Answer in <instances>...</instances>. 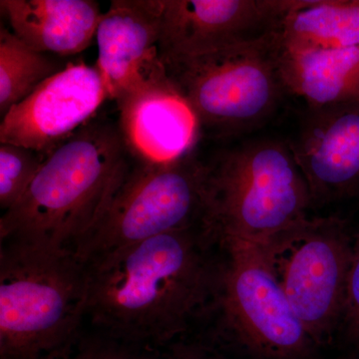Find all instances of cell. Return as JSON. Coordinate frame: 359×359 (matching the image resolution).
<instances>
[{
    "instance_id": "cell-12",
    "label": "cell",
    "mask_w": 359,
    "mask_h": 359,
    "mask_svg": "<svg viewBox=\"0 0 359 359\" xmlns=\"http://www.w3.org/2000/svg\"><path fill=\"white\" fill-rule=\"evenodd\" d=\"M313 200H334L359 189V101L311 109L292 145Z\"/></svg>"
},
{
    "instance_id": "cell-21",
    "label": "cell",
    "mask_w": 359,
    "mask_h": 359,
    "mask_svg": "<svg viewBox=\"0 0 359 359\" xmlns=\"http://www.w3.org/2000/svg\"><path fill=\"white\" fill-rule=\"evenodd\" d=\"M144 359H210L195 351H186L171 344L162 348L144 351Z\"/></svg>"
},
{
    "instance_id": "cell-5",
    "label": "cell",
    "mask_w": 359,
    "mask_h": 359,
    "mask_svg": "<svg viewBox=\"0 0 359 359\" xmlns=\"http://www.w3.org/2000/svg\"><path fill=\"white\" fill-rule=\"evenodd\" d=\"M278 44L266 39L194 57L160 60L199 122L201 133L226 137L268 119L285 90Z\"/></svg>"
},
{
    "instance_id": "cell-8",
    "label": "cell",
    "mask_w": 359,
    "mask_h": 359,
    "mask_svg": "<svg viewBox=\"0 0 359 359\" xmlns=\"http://www.w3.org/2000/svg\"><path fill=\"white\" fill-rule=\"evenodd\" d=\"M229 263L222 271L226 320L252 351L269 358L299 355L311 340L256 245L224 241Z\"/></svg>"
},
{
    "instance_id": "cell-6",
    "label": "cell",
    "mask_w": 359,
    "mask_h": 359,
    "mask_svg": "<svg viewBox=\"0 0 359 359\" xmlns=\"http://www.w3.org/2000/svg\"><path fill=\"white\" fill-rule=\"evenodd\" d=\"M207 172V164L194 152L164 164L133 158L102 219L72 250L89 263L168 231L205 223Z\"/></svg>"
},
{
    "instance_id": "cell-15",
    "label": "cell",
    "mask_w": 359,
    "mask_h": 359,
    "mask_svg": "<svg viewBox=\"0 0 359 359\" xmlns=\"http://www.w3.org/2000/svg\"><path fill=\"white\" fill-rule=\"evenodd\" d=\"M283 88L302 97L311 109L359 101V46L287 50L278 46Z\"/></svg>"
},
{
    "instance_id": "cell-11",
    "label": "cell",
    "mask_w": 359,
    "mask_h": 359,
    "mask_svg": "<svg viewBox=\"0 0 359 359\" xmlns=\"http://www.w3.org/2000/svg\"><path fill=\"white\" fill-rule=\"evenodd\" d=\"M116 103L118 125L135 160L164 164L193 152L201 134L199 122L168 79L162 63Z\"/></svg>"
},
{
    "instance_id": "cell-13",
    "label": "cell",
    "mask_w": 359,
    "mask_h": 359,
    "mask_svg": "<svg viewBox=\"0 0 359 359\" xmlns=\"http://www.w3.org/2000/svg\"><path fill=\"white\" fill-rule=\"evenodd\" d=\"M162 9V0H113L101 16L95 65L109 100L121 98L160 62Z\"/></svg>"
},
{
    "instance_id": "cell-20",
    "label": "cell",
    "mask_w": 359,
    "mask_h": 359,
    "mask_svg": "<svg viewBox=\"0 0 359 359\" xmlns=\"http://www.w3.org/2000/svg\"><path fill=\"white\" fill-rule=\"evenodd\" d=\"M342 316L347 332L354 337H359V238L353 245Z\"/></svg>"
},
{
    "instance_id": "cell-16",
    "label": "cell",
    "mask_w": 359,
    "mask_h": 359,
    "mask_svg": "<svg viewBox=\"0 0 359 359\" xmlns=\"http://www.w3.org/2000/svg\"><path fill=\"white\" fill-rule=\"evenodd\" d=\"M280 49L359 46V0H299L276 32Z\"/></svg>"
},
{
    "instance_id": "cell-17",
    "label": "cell",
    "mask_w": 359,
    "mask_h": 359,
    "mask_svg": "<svg viewBox=\"0 0 359 359\" xmlns=\"http://www.w3.org/2000/svg\"><path fill=\"white\" fill-rule=\"evenodd\" d=\"M66 66V65H65ZM65 66L34 50L6 27L0 29V115L4 117Z\"/></svg>"
},
{
    "instance_id": "cell-9",
    "label": "cell",
    "mask_w": 359,
    "mask_h": 359,
    "mask_svg": "<svg viewBox=\"0 0 359 359\" xmlns=\"http://www.w3.org/2000/svg\"><path fill=\"white\" fill-rule=\"evenodd\" d=\"M299 0H162L160 60L194 57L275 34Z\"/></svg>"
},
{
    "instance_id": "cell-3",
    "label": "cell",
    "mask_w": 359,
    "mask_h": 359,
    "mask_svg": "<svg viewBox=\"0 0 359 359\" xmlns=\"http://www.w3.org/2000/svg\"><path fill=\"white\" fill-rule=\"evenodd\" d=\"M88 264L71 249L20 241L0 248V359H58L81 337Z\"/></svg>"
},
{
    "instance_id": "cell-2",
    "label": "cell",
    "mask_w": 359,
    "mask_h": 359,
    "mask_svg": "<svg viewBox=\"0 0 359 359\" xmlns=\"http://www.w3.org/2000/svg\"><path fill=\"white\" fill-rule=\"evenodd\" d=\"M133 163L119 125L85 124L47 156L20 202L0 219V242L71 249L104 214Z\"/></svg>"
},
{
    "instance_id": "cell-1",
    "label": "cell",
    "mask_w": 359,
    "mask_h": 359,
    "mask_svg": "<svg viewBox=\"0 0 359 359\" xmlns=\"http://www.w3.org/2000/svg\"><path fill=\"white\" fill-rule=\"evenodd\" d=\"M207 223L168 231L89 262L88 318L97 332L142 351L170 346L221 290Z\"/></svg>"
},
{
    "instance_id": "cell-14",
    "label": "cell",
    "mask_w": 359,
    "mask_h": 359,
    "mask_svg": "<svg viewBox=\"0 0 359 359\" xmlns=\"http://www.w3.org/2000/svg\"><path fill=\"white\" fill-rule=\"evenodd\" d=\"M0 8L26 44L59 56L84 51L103 14L94 0H1Z\"/></svg>"
},
{
    "instance_id": "cell-19",
    "label": "cell",
    "mask_w": 359,
    "mask_h": 359,
    "mask_svg": "<svg viewBox=\"0 0 359 359\" xmlns=\"http://www.w3.org/2000/svg\"><path fill=\"white\" fill-rule=\"evenodd\" d=\"M58 359H144V351L97 332L93 335L82 334Z\"/></svg>"
},
{
    "instance_id": "cell-10",
    "label": "cell",
    "mask_w": 359,
    "mask_h": 359,
    "mask_svg": "<svg viewBox=\"0 0 359 359\" xmlns=\"http://www.w3.org/2000/svg\"><path fill=\"white\" fill-rule=\"evenodd\" d=\"M107 99L96 65H66L2 117L0 143L49 155L91 121Z\"/></svg>"
},
{
    "instance_id": "cell-7",
    "label": "cell",
    "mask_w": 359,
    "mask_h": 359,
    "mask_svg": "<svg viewBox=\"0 0 359 359\" xmlns=\"http://www.w3.org/2000/svg\"><path fill=\"white\" fill-rule=\"evenodd\" d=\"M256 247L311 340L325 339L346 302L353 245L344 224L306 217Z\"/></svg>"
},
{
    "instance_id": "cell-18",
    "label": "cell",
    "mask_w": 359,
    "mask_h": 359,
    "mask_svg": "<svg viewBox=\"0 0 359 359\" xmlns=\"http://www.w3.org/2000/svg\"><path fill=\"white\" fill-rule=\"evenodd\" d=\"M48 155L13 144L0 145V208L6 212L23 197Z\"/></svg>"
},
{
    "instance_id": "cell-4",
    "label": "cell",
    "mask_w": 359,
    "mask_h": 359,
    "mask_svg": "<svg viewBox=\"0 0 359 359\" xmlns=\"http://www.w3.org/2000/svg\"><path fill=\"white\" fill-rule=\"evenodd\" d=\"M207 169L205 222L219 242L264 244L306 218L313 197L290 145L248 142Z\"/></svg>"
}]
</instances>
